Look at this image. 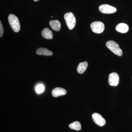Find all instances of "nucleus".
Wrapping results in <instances>:
<instances>
[{
  "mask_svg": "<svg viewBox=\"0 0 132 132\" xmlns=\"http://www.w3.org/2000/svg\"><path fill=\"white\" fill-rule=\"evenodd\" d=\"M67 91L64 88L61 87H57L52 90V95L54 97H57L65 95L67 94Z\"/></svg>",
  "mask_w": 132,
  "mask_h": 132,
  "instance_id": "obj_8",
  "label": "nucleus"
},
{
  "mask_svg": "<svg viewBox=\"0 0 132 132\" xmlns=\"http://www.w3.org/2000/svg\"><path fill=\"white\" fill-rule=\"evenodd\" d=\"M51 18H53V16H51Z\"/></svg>",
  "mask_w": 132,
  "mask_h": 132,
  "instance_id": "obj_18",
  "label": "nucleus"
},
{
  "mask_svg": "<svg viewBox=\"0 0 132 132\" xmlns=\"http://www.w3.org/2000/svg\"><path fill=\"white\" fill-rule=\"evenodd\" d=\"M88 63L87 62H81L79 64L77 68V71L79 73L82 74L85 72L87 68Z\"/></svg>",
  "mask_w": 132,
  "mask_h": 132,
  "instance_id": "obj_13",
  "label": "nucleus"
},
{
  "mask_svg": "<svg viewBox=\"0 0 132 132\" xmlns=\"http://www.w3.org/2000/svg\"><path fill=\"white\" fill-rule=\"evenodd\" d=\"M99 9L101 13L106 14L114 13L117 11V9L115 7L108 4L100 5L99 7Z\"/></svg>",
  "mask_w": 132,
  "mask_h": 132,
  "instance_id": "obj_5",
  "label": "nucleus"
},
{
  "mask_svg": "<svg viewBox=\"0 0 132 132\" xmlns=\"http://www.w3.org/2000/svg\"><path fill=\"white\" fill-rule=\"evenodd\" d=\"M44 89H45V88H44V86L42 85H38L36 86V92L38 94H40L42 93L43 92H44Z\"/></svg>",
  "mask_w": 132,
  "mask_h": 132,
  "instance_id": "obj_15",
  "label": "nucleus"
},
{
  "mask_svg": "<svg viewBox=\"0 0 132 132\" xmlns=\"http://www.w3.org/2000/svg\"><path fill=\"white\" fill-rule=\"evenodd\" d=\"M116 30L118 32L121 33L127 32L129 30V27L125 23H120L116 27Z\"/></svg>",
  "mask_w": 132,
  "mask_h": 132,
  "instance_id": "obj_10",
  "label": "nucleus"
},
{
  "mask_svg": "<svg viewBox=\"0 0 132 132\" xmlns=\"http://www.w3.org/2000/svg\"><path fill=\"white\" fill-rule=\"evenodd\" d=\"M8 21L12 29L15 32H18L20 30V21L17 16L13 14H10L8 16Z\"/></svg>",
  "mask_w": 132,
  "mask_h": 132,
  "instance_id": "obj_1",
  "label": "nucleus"
},
{
  "mask_svg": "<svg viewBox=\"0 0 132 132\" xmlns=\"http://www.w3.org/2000/svg\"><path fill=\"white\" fill-rule=\"evenodd\" d=\"M92 117L94 123L99 126L102 127L105 125V120L100 114L95 113L92 114Z\"/></svg>",
  "mask_w": 132,
  "mask_h": 132,
  "instance_id": "obj_7",
  "label": "nucleus"
},
{
  "mask_svg": "<svg viewBox=\"0 0 132 132\" xmlns=\"http://www.w3.org/2000/svg\"><path fill=\"white\" fill-rule=\"evenodd\" d=\"M106 46L108 48L116 55L121 56L123 55L122 50L118 43L114 41H108L106 42Z\"/></svg>",
  "mask_w": 132,
  "mask_h": 132,
  "instance_id": "obj_2",
  "label": "nucleus"
},
{
  "mask_svg": "<svg viewBox=\"0 0 132 132\" xmlns=\"http://www.w3.org/2000/svg\"><path fill=\"white\" fill-rule=\"evenodd\" d=\"M4 34V29L1 22L0 21V37H2Z\"/></svg>",
  "mask_w": 132,
  "mask_h": 132,
  "instance_id": "obj_16",
  "label": "nucleus"
},
{
  "mask_svg": "<svg viewBox=\"0 0 132 132\" xmlns=\"http://www.w3.org/2000/svg\"><path fill=\"white\" fill-rule=\"evenodd\" d=\"M119 82V76L117 73L113 72L110 73L109 76L108 82L112 86H116Z\"/></svg>",
  "mask_w": 132,
  "mask_h": 132,
  "instance_id": "obj_6",
  "label": "nucleus"
},
{
  "mask_svg": "<svg viewBox=\"0 0 132 132\" xmlns=\"http://www.w3.org/2000/svg\"><path fill=\"white\" fill-rule=\"evenodd\" d=\"M42 36L43 38L47 39H51L53 37L52 31L47 28L44 29L42 31Z\"/></svg>",
  "mask_w": 132,
  "mask_h": 132,
  "instance_id": "obj_12",
  "label": "nucleus"
},
{
  "mask_svg": "<svg viewBox=\"0 0 132 132\" xmlns=\"http://www.w3.org/2000/svg\"><path fill=\"white\" fill-rule=\"evenodd\" d=\"M36 53L39 55L44 56H52L53 53L52 51L45 48H39L37 50Z\"/></svg>",
  "mask_w": 132,
  "mask_h": 132,
  "instance_id": "obj_9",
  "label": "nucleus"
},
{
  "mask_svg": "<svg viewBox=\"0 0 132 132\" xmlns=\"http://www.w3.org/2000/svg\"><path fill=\"white\" fill-rule=\"evenodd\" d=\"M69 127L71 129L77 131H79L81 129V125L80 123L78 121H75L71 123L69 125Z\"/></svg>",
  "mask_w": 132,
  "mask_h": 132,
  "instance_id": "obj_14",
  "label": "nucleus"
},
{
  "mask_svg": "<svg viewBox=\"0 0 132 132\" xmlns=\"http://www.w3.org/2000/svg\"><path fill=\"white\" fill-rule=\"evenodd\" d=\"M49 25L51 28L56 31H60L61 28V24L58 20H53L49 22Z\"/></svg>",
  "mask_w": 132,
  "mask_h": 132,
  "instance_id": "obj_11",
  "label": "nucleus"
},
{
  "mask_svg": "<svg viewBox=\"0 0 132 132\" xmlns=\"http://www.w3.org/2000/svg\"><path fill=\"white\" fill-rule=\"evenodd\" d=\"M64 18L68 28L71 30L73 29L76 24V19L73 14L72 12L66 13Z\"/></svg>",
  "mask_w": 132,
  "mask_h": 132,
  "instance_id": "obj_3",
  "label": "nucleus"
},
{
  "mask_svg": "<svg viewBox=\"0 0 132 132\" xmlns=\"http://www.w3.org/2000/svg\"><path fill=\"white\" fill-rule=\"evenodd\" d=\"M34 1L35 2H38V1H39V0H34Z\"/></svg>",
  "mask_w": 132,
  "mask_h": 132,
  "instance_id": "obj_17",
  "label": "nucleus"
},
{
  "mask_svg": "<svg viewBox=\"0 0 132 132\" xmlns=\"http://www.w3.org/2000/svg\"><path fill=\"white\" fill-rule=\"evenodd\" d=\"M90 27L94 32L96 34H101L104 32L105 25L102 22L95 21L91 24Z\"/></svg>",
  "mask_w": 132,
  "mask_h": 132,
  "instance_id": "obj_4",
  "label": "nucleus"
}]
</instances>
